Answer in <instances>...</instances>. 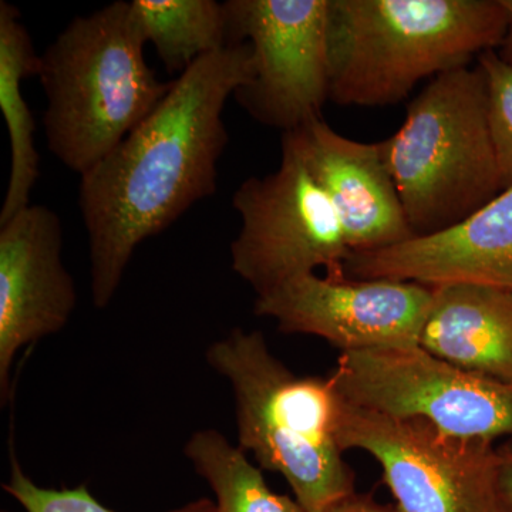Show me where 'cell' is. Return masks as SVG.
Wrapping results in <instances>:
<instances>
[{"label": "cell", "instance_id": "52a82bcc", "mask_svg": "<svg viewBox=\"0 0 512 512\" xmlns=\"http://www.w3.org/2000/svg\"><path fill=\"white\" fill-rule=\"evenodd\" d=\"M232 205L241 217L231 244L232 271L256 298L318 268H326L328 278H348L352 251L338 215L288 147L282 146L278 170L239 185Z\"/></svg>", "mask_w": 512, "mask_h": 512}, {"label": "cell", "instance_id": "e0dca14e", "mask_svg": "<svg viewBox=\"0 0 512 512\" xmlns=\"http://www.w3.org/2000/svg\"><path fill=\"white\" fill-rule=\"evenodd\" d=\"M198 476L215 494L217 512H305L295 498L275 493L261 467L220 431H195L184 448Z\"/></svg>", "mask_w": 512, "mask_h": 512}, {"label": "cell", "instance_id": "8fae6325", "mask_svg": "<svg viewBox=\"0 0 512 512\" xmlns=\"http://www.w3.org/2000/svg\"><path fill=\"white\" fill-rule=\"evenodd\" d=\"M63 227L45 205H29L0 225V393L25 346L60 332L77 306L62 259Z\"/></svg>", "mask_w": 512, "mask_h": 512}, {"label": "cell", "instance_id": "7c38bea8", "mask_svg": "<svg viewBox=\"0 0 512 512\" xmlns=\"http://www.w3.org/2000/svg\"><path fill=\"white\" fill-rule=\"evenodd\" d=\"M282 146L301 158L329 198L352 255L414 237L380 143L342 136L318 117L282 134Z\"/></svg>", "mask_w": 512, "mask_h": 512}, {"label": "cell", "instance_id": "9c48e42d", "mask_svg": "<svg viewBox=\"0 0 512 512\" xmlns=\"http://www.w3.org/2000/svg\"><path fill=\"white\" fill-rule=\"evenodd\" d=\"M228 43L252 49V80L235 92L249 116L282 134L322 117L329 100V0H228Z\"/></svg>", "mask_w": 512, "mask_h": 512}, {"label": "cell", "instance_id": "2e32d148", "mask_svg": "<svg viewBox=\"0 0 512 512\" xmlns=\"http://www.w3.org/2000/svg\"><path fill=\"white\" fill-rule=\"evenodd\" d=\"M147 43L170 73L183 74L229 45L224 3L215 0H131Z\"/></svg>", "mask_w": 512, "mask_h": 512}, {"label": "cell", "instance_id": "4fadbf2b", "mask_svg": "<svg viewBox=\"0 0 512 512\" xmlns=\"http://www.w3.org/2000/svg\"><path fill=\"white\" fill-rule=\"evenodd\" d=\"M352 279L439 286L474 284L512 291V185L453 227L379 251L353 254Z\"/></svg>", "mask_w": 512, "mask_h": 512}, {"label": "cell", "instance_id": "cb8c5ba5", "mask_svg": "<svg viewBox=\"0 0 512 512\" xmlns=\"http://www.w3.org/2000/svg\"><path fill=\"white\" fill-rule=\"evenodd\" d=\"M2 512H5V511H2Z\"/></svg>", "mask_w": 512, "mask_h": 512}, {"label": "cell", "instance_id": "44dd1931", "mask_svg": "<svg viewBox=\"0 0 512 512\" xmlns=\"http://www.w3.org/2000/svg\"><path fill=\"white\" fill-rule=\"evenodd\" d=\"M329 512H402L396 505H386L377 503L372 497L367 495L353 494L343 500L342 503L335 505Z\"/></svg>", "mask_w": 512, "mask_h": 512}, {"label": "cell", "instance_id": "603a6c76", "mask_svg": "<svg viewBox=\"0 0 512 512\" xmlns=\"http://www.w3.org/2000/svg\"><path fill=\"white\" fill-rule=\"evenodd\" d=\"M503 512H507V511H505L504 508H503Z\"/></svg>", "mask_w": 512, "mask_h": 512}, {"label": "cell", "instance_id": "5b68a950", "mask_svg": "<svg viewBox=\"0 0 512 512\" xmlns=\"http://www.w3.org/2000/svg\"><path fill=\"white\" fill-rule=\"evenodd\" d=\"M379 143L414 237L453 227L504 191L478 64L431 79Z\"/></svg>", "mask_w": 512, "mask_h": 512}, {"label": "cell", "instance_id": "3957f363", "mask_svg": "<svg viewBox=\"0 0 512 512\" xmlns=\"http://www.w3.org/2000/svg\"><path fill=\"white\" fill-rule=\"evenodd\" d=\"M207 362L231 387L238 446L281 474L305 512H329L356 493L338 439L342 396L330 376L295 375L259 330L232 329L207 349Z\"/></svg>", "mask_w": 512, "mask_h": 512}, {"label": "cell", "instance_id": "9a60e30c", "mask_svg": "<svg viewBox=\"0 0 512 512\" xmlns=\"http://www.w3.org/2000/svg\"><path fill=\"white\" fill-rule=\"evenodd\" d=\"M40 55L18 8L0 2V110L10 140V175L0 210V225L29 207L40 177V156L35 146V119L22 93V80L37 76Z\"/></svg>", "mask_w": 512, "mask_h": 512}, {"label": "cell", "instance_id": "ffe728a7", "mask_svg": "<svg viewBox=\"0 0 512 512\" xmlns=\"http://www.w3.org/2000/svg\"><path fill=\"white\" fill-rule=\"evenodd\" d=\"M498 491L504 510L512 512V441L498 447Z\"/></svg>", "mask_w": 512, "mask_h": 512}, {"label": "cell", "instance_id": "d6986e66", "mask_svg": "<svg viewBox=\"0 0 512 512\" xmlns=\"http://www.w3.org/2000/svg\"><path fill=\"white\" fill-rule=\"evenodd\" d=\"M488 92V120L504 190L512 185V64L497 50L478 56Z\"/></svg>", "mask_w": 512, "mask_h": 512}, {"label": "cell", "instance_id": "8992f818", "mask_svg": "<svg viewBox=\"0 0 512 512\" xmlns=\"http://www.w3.org/2000/svg\"><path fill=\"white\" fill-rule=\"evenodd\" d=\"M338 439L343 451L375 458L402 512H503L493 441L453 436L420 417L390 416L343 397Z\"/></svg>", "mask_w": 512, "mask_h": 512}, {"label": "cell", "instance_id": "ba28073f", "mask_svg": "<svg viewBox=\"0 0 512 512\" xmlns=\"http://www.w3.org/2000/svg\"><path fill=\"white\" fill-rule=\"evenodd\" d=\"M329 376L355 406L420 417L457 437L512 441V384L467 372L419 346L340 353Z\"/></svg>", "mask_w": 512, "mask_h": 512}, {"label": "cell", "instance_id": "6da1fadb", "mask_svg": "<svg viewBox=\"0 0 512 512\" xmlns=\"http://www.w3.org/2000/svg\"><path fill=\"white\" fill-rule=\"evenodd\" d=\"M254 74L248 43L197 60L140 126L80 181L96 308L113 301L141 242L217 190L225 104Z\"/></svg>", "mask_w": 512, "mask_h": 512}, {"label": "cell", "instance_id": "ac0fdd59", "mask_svg": "<svg viewBox=\"0 0 512 512\" xmlns=\"http://www.w3.org/2000/svg\"><path fill=\"white\" fill-rule=\"evenodd\" d=\"M3 490L26 512H116L101 504L84 484L62 490L40 487L26 476L16 458L12 460L10 478L3 484ZM170 512H217V505L210 498H200Z\"/></svg>", "mask_w": 512, "mask_h": 512}, {"label": "cell", "instance_id": "277c9868", "mask_svg": "<svg viewBox=\"0 0 512 512\" xmlns=\"http://www.w3.org/2000/svg\"><path fill=\"white\" fill-rule=\"evenodd\" d=\"M146 36L131 2L77 16L43 55L47 148L82 177L153 113L173 82L144 57Z\"/></svg>", "mask_w": 512, "mask_h": 512}, {"label": "cell", "instance_id": "7a4b0ae2", "mask_svg": "<svg viewBox=\"0 0 512 512\" xmlns=\"http://www.w3.org/2000/svg\"><path fill=\"white\" fill-rule=\"evenodd\" d=\"M510 0H329V100L384 107L503 43Z\"/></svg>", "mask_w": 512, "mask_h": 512}, {"label": "cell", "instance_id": "5bb4252c", "mask_svg": "<svg viewBox=\"0 0 512 512\" xmlns=\"http://www.w3.org/2000/svg\"><path fill=\"white\" fill-rule=\"evenodd\" d=\"M433 289L419 348L450 365L512 384V291L458 284Z\"/></svg>", "mask_w": 512, "mask_h": 512}, {"label": "cell", "instance_id": "7402d4cb", "mask_svg": "<svg viewBox=\"0 0 512 512\" xmlns=\"http://www.w3.org/2000/svg\"><path fill=\"white\" fill-rule=\"evenodd\" d=\"M510 9V28H508V32L504 37L503 43H501V46L498 47L497 53L500 55L501 59L505 60V62L512 64V0H510Z\"/></svg>", "mask_w": 512, "mask_h": 512}, {"label": "cell", "instance_id": "30bf717a", "mask_svg": "<svg viewBox=\"0 0 512 512\" xmlns=\"http://www.w3.org/2000/svg\"><path fill=\"white\" fill-rule=\"evenodd\" d=\"M433 289L393 279L298 276L258 296L256 316L285 333L312 335L342 353L416 348Z\"/></svg>", "mask_w": 512, "mask_h": 512}]
</instances>
